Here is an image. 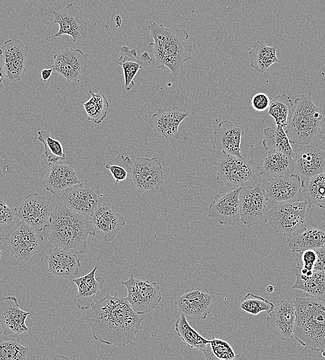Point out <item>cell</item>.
Returning a JSON list of instances; mask_svg holds the SVG:
<instances>
[{
  "instance_id": "cell-32",
  "label": "cell",
  "mask_w": 325,
  "mask_h": 360,
  "mask_svg": "<svg viewBox=\"0 0 325 360\" xmlns=\"http://www.w3.org/2000/svg\"><path fill=\"white\" fill-rule=\"evenodd\" d=\"M301 179V192L310 208H325V172Z\"/></svg>"
},
{
  "instance_id": "cell-8",
  "label": "cell",
  "mask_w": 325,
  "mask_h": 360,
  "mask_svg": "<svg viewBox=\"0 0 325 360\" xmlns=\"http://www.w3.org/2000/svg\"><path fill=\"white\" fill-rule=\"evenodd\" d=\"M216 181L221 186L242 187L256 178L253 163L245 159L223 155L214 162Z\"/></svg>"
},
{
  "instance_id": "cell-47",
  "label": "cell",
  "mask_w": 325,
  "mask_h": 360,
  "mask_svg": "<svg viewBox=\"0 0 325 360\" xmlns=\"http://www.w3.org/2000/svg\"><path fill=\"white\" fill-rule=\"evenodd\" d=\"M317 253V260L313 271L325 273V246L315 249Z\"/></svg>"
},
{
  "instance_id": "cell-14",
  "label": "cell",
  "mask_w": 325,
  "mask_h": 360,
  "mask_svg": "<svg viewBox=\"0 0 325 360\" xmlns=\"http://www.w3.org/2000/svg\"><path fill=\"white\" fill-rule=\"evenodd\" d=\"M53 23L59 25V30L48 39L68 35L73 42L84 39L88 33V24L83 17V10L77 5L69 3L59 11H53Z\"/></svg>"
},
{
  "instance_id": "cell-54",
  "label": "cell",
  "mask_w": 325,
  "mask_h": 360,
  "mask_svg": "<svg viewBox=\"0 0 325 360\" xmlns=\"http://www.w3.org/2000/svg\"><path fill=\"white\" fill-rule=\"evenodd\" d=\"M1 241V237H0V242ZM1 249H0V259H1Z\"/></svg>"
},
{
  "instance_id": "cell-25",
  "label": "cell",
  "mask_w": 325,
  "mask_h": 360,
  "mask_svg": "<svg viewBox=\"0 0 325 360\" xmlns=\"http://www.w3.org/2000/svg\"><path fill=\"white\" fill-rule=\"evenodd\" d=\"M295 171L301 178L325 172V151L306 145L294 156Z\"/></svg>"
},
{
  "instance_id": "cell-26",
  "label": "cell",
  "mask_w": 325,
  "mask_h": 360,
  "mask_svg": "<svg viewBox=\"0 0 325 360\" xmlns=\"http://www.w3.org/2000/svg\"><path fill=\"white\" fill-rule=\"evenodd\" d=\"M47 261L49 272L61 279H69L77 275L80 267V260L75 254L59 247L48 251Z\"/></svg>"
},
{
  "instance_id": "cell-42",
  "label": "cell",
  "mask_w": 325,
  "mask_h": 360,
  "mask_svg": "<svg viewBox=\"0 0 325 360\" xmlns=\"http://www.w3.org/2000/svg\"><path fill=\"white\" fill-rule=\"evenodd\" d=\"M28 352V347L24 346L14 339L0 341V360L26 359Z\"/></svg>"
},
{
  "instance_id": "cell-16",
  "label": "cell",
  "mask_w": 325,
  "mask_h": 360,
  "mask_svg": "<svg viewBox=\"0 0 325 360\" xmlns=\"http://www.w3.org/2000/svg\"><path fill=\"white\" fill-rule=\"evenodd\" d=\"M31 314L19 307L15 296H3L0 298V324L3 333L16 338L28 332L26 319Z\"/></svg>"
},
{
  "instance_id": "cell-52",
  "label": "cell",
  "mask_w": 325,
  "mask_h": 360,
  "mask_svg": "<svg viewBox=\"0 0 325 360\" xmlns=\"http://www.w3.org/2000/svg\"><path fill=\"white\" fill-rule=\"evenodd\" d=\"M2 333H3V330H2V328H1V324H0V336H1Z\"/></svg>"
},
{
  "instance_id": "cell-49",
  "label": "cell",
  "mask_w": 325,
  "mask_h": 360,
  "mask_svg": "<svg viewBox=\"0 0 325 360\" xmlns=\"http://www.w3.org/2000/svg\"><path fill=\"white\" fill-rule=\"evenodd\" d=\"M54 71L53 68L50 69H44L41 72V76L43 80V81L46 82L47 81L49 78L50 77L53 71Z\"/></svg>"
},
{
  "instance_id": "cell-2",
  "label": "cell",
  "mask_w": 325,
  "mask_h": 360,
  "mask_svg": "<svg viewBox=\"0 0 325 360\" xmlns=\"http://www.w3.org/2000/svg\"><path fill=\"white\" fill-rule=\"evenodd\" d=\"M46 228L50 243L66 250L75 249L81 254L86 251L88 236H95L91 217L74 212L63 204L50 213Z\"/></svg>"
},
{
  "instance_id": "cell-11",
  "label": "cell",
  "mask_w": 325,
  "mask_h": 360,
  "mask_svg": "<svg viewBox=\"0 0 325 360\" xmlns=\"http://www.w3.org/2000/svg\"><path fill=\"white\" fill-rule=\"evenodd\" d=\"M163 179L162 164L156 157H136L130 170V181L139 193L158 190Z\"/></svg>"
},
{
  "instance_id": "cell-37",
  "label": "cell",
  "mask_w": 325,
  "mask_h": 360,
  "mask_svg": "<svg viewBox=\"0 0 325 360\" xmlns=\"http://www.w3.org/2000/svg\"><path fill=\"white\" fill-rule=\"evenodd\" d=\"M292 107V101L288 95H277L270 102L268 114L274 118L276 125L286 128L291 117Z\"/></svg>"
},
{
  "instance_id": "cell-34",
  "label": "cell",
  "mask_w": 325,
  "mask_h": 360,
  "mask_svg": "<svg viewBox=\"0 0 325 360\" xmlns=\"http://www.w3.org/2000/svg\"><path fill=\"white\" fill-rule=\"evenodd\" d=\"M277 50L275 45L269 46L263 41H257L248 53L250 66L260 73L268 71L272 64L279 62Z\"/></svg>"
},
{
  "instance_id": "cell-50",
  "label": "cell",
  "mask_w": 325,
  "mask_h": 360,
  "mask_svg": "<svg viewBox=\"0 0 325 360\" xmlns=\"http://www.w3.org/2000/svg\"><path fill=\"white\" fill-rule=\"evenodd\" d=\"M319 137L325 146V116L320 127Z\"/></svg>"
},
{
  "instance_id": "cell-4",
  "label": "cell",
  "mask_w": 325,
  "mask_h": 360,
  "mask_svg": "<svg viewBox=\"0 0 325 360\" xmlns=\"http://www.w3.org/2000/svg\"><path fill=\"white\" fill-rule=\"evenodd\" d=\"M294 336L303 346L315 351L325 350V301L296 297Z\"/></svg>"
},
{
  "instance_id": "cell-36",
  "label": "cell",
  "mask_w": 325,
  "mask_h": 360,
  "mask_svg": "<svg viewBox=\"0 0 325 360\" xmlns=\"http://www.w3.org/2000/svg\"><path fill=\"white\" fill-rule=\"evenodd\" d=\"M174 327L178 336L189 348L202 352L205 349L210 340L197 332L189 324L185 315L181 314V316L176 320Z\"/></svg>"
},
{
  "instance_id": "cell-31",
  "label": "cell",
  "mask_w": 325,
  "mask_h": 360,
  "mask_svg": "<svg viewBox=\"0 0 325 360\" xmlns=\"http://www.w3.org/2000/svg\"><path fill=\"white\" fill-rule=\"evenodd\" d=\"M325 244V232L313 227L300 228L291 234L287 244L292 252L316 249Z\"/></svg>"
},
{
  "instance_id": "cell-22",
  "label": "cell",
  "mask_w": 325,
  "mask_h": 360,
  "mask_svg": "<svg viewBox=\"0 0 325 360\" xmlns=\"http://www.w3.org/2000/svg\"><path fill=\"white\" fill-rule=\"evenodd\" d=\"M1 48L8 80L20 81L26 72L28 46L15 37L6 40Z\"/></svg>"
},
{
  "instance_id": "cell-5",
  "label": "cell",
  "mask_w": 325,
  "mask_h": 360,
  "mask_svg": "<svg viewBox=\"0 0 325 360\" xmlns=\"http://www.w3.org/2000/svg\"><path fill=\"white\" fill-rule=\"evenodd\" d=\"M325 111L313 102L311 93L295 99L286 132L292 144L308 145L319 136Z\"/></svg>"
},
{
  "instance_id": "cell-23",
  "label": "cell",
  "mask_w": 325,
  "mask_h": 360,
  "mask_svg": "<svg viewBox=\"0 0 325 360\" xmlns=\"http://www.w3.org/2000/svg\"><path fill=\"white\" fill-rule=\"evenodd\" d=\"M243 127L228 120L220 122L214 132L212 147L221 151L223 155H233L243 158L241 153Z\"/></svg>"
},
{
  "instance_id": "cell-9",
  "label": "cell",
  "mask_w": 325,
  "mask_h": 360,
  "mask_svg": "<svg viewBox=\"0 0 325 360\" xmlns=\"http://www.w3.org/2000/svg\"><path fill=\"white\" fill-rule=\"evenodd\" d=\"M240 219L247 226L267 222L268 202L260 184L241 187L239 195Z\"/></svg>"
},
{
  "instance_id": "cell-35",
  "label": "cell",
  "mask_w": 325,
  "mask_h": 360,
  "mask_svg": "<svg viewBox=\"0 0 325 360\" xmlns=\"http://www.w3.org/2000/svg\"><path fill=\"white\" fill-rule=\"evenodd\" d=\"M263 132L262 145L266 150L281 152L294 158L295 154L294 150L282 126L275 125L266 127Z\"/></svg>"
},
{
  "instance_id": "cell-6",
  "label": "cell",
  "mask_w": 325,
  "mask_h": 360,
  "mask_svg": "<svg viewBox=\"0 0 325 360\" xmlns=\"http://www.w3.org/2000/svg\"><path fill=\"white\" fill-rule=\"evenodd\" d=\"M307 206L306 200L288 201L276 204L267 212V222L277 233L289 237L304 224Z\"/></svg>"
},
{
  "instance_id": "cell-24",
  "label": "cell",
  "mask_w": 325,
  "mask_h": 360,
  "mask_svg": "<svg viewBox=\"0 0 325 360\" xmlns=\"http://www.w3.org/2000/svg\"><path fill=\"white\" fill-rule=\"evenodd\" d=\"M266 318V327L283 339L292 337L295 322V307L290 300H281L274 309L268 313Z\"/></svg>"
},
{
  "instance_id": "cell-46",
  "label": "cell",
  "mask_w": 325,
  "mask_h": 360,
  "mask_svg": "<svg viewBox=\"0 0 325 360\" xmlns=\"http://www.w3.org/2000/svg\"><path fill=\"white\" fill-rule=\"evenodd\" d=\"M270 102L268 96L266 93L260 92L252 96L251 105L256 111H263L268 108Z\"/></svg>"
},
{
  "instance_id": "cell-28",
  "label": "cell",
  "mask_w": 325,
  "mask_h": 360,
  "mask_svg": "<svg viewBox=\"0 0 325 360\" xmlns=\"http://www.w3.org/2000/svg\"><path fill=\"white\" fill-rule=\"evenodd\" d=\"M97 269L98 262L89 273L72 280L77 287L76 303L81 310H86L91 306L104 287V280L95 277Z\"/></svg>"
},
{
  "instance_id": "cell-51",
  "label": "cell",
  "mask_w": 325,
  "mask_h": 360,
  "mask_svg": "<svg viewBox=\"0 0 325 360\" xmlns=\"http://www.w3.org/2000/svg\"><path fill=\"white\" fill-rule=\"evenodd\" d=\"M266 290L268 293H272L274 291V287L272 285H268L266 288Z\"/></svg>"
},
{
  "instance_id": "cell-10",
  "label": "cell",
  "mask_w": 325,
  "mask_h": 360,
  "mask_svg": "<svg viewBox=\"0 0 325 360\" xmlns=\"http://www.w3.org/2000/svg\"><path fill=\"white\" fill-rule=\"evenodd\" d=\"M16 216L36 231H41L49 224L50 206L44 195L30 193L15 208Z\"/></svg>"
},
{
  "instance_id": "cell-40",
  "label": "cell",
  "mask_w": 325,
  "mask_h": 360,
  "mask_svg": "<svg viewBox=\"0 0 325 360\" xmlns=\"http://www.w3.org/2000/svg\"><path fill=\"white\" fill-rule=\"evenodd\" d=\"M37 139L44 145V154L49 164L59 163L66 159L62 143L52 138L46 130L37 132Z\"/></svg>"
},
{
  "instance_id": "cell-38",
  "label": "cell",
  "mask_w": 325,
  "mask_h": 360,
  "mask_svg": "<svg viewBox=\"0 0 325 360\" xmlns=\"http://www.w3.org/2000/svg\"><path fill=\"white\" fill-rule=\"evenodd\" d=\"M89 93L91 98L83 104L84 110L89 120L100 124L106 117L109 108V102L101 92L94 93L89 91Z\"/></svg>"
},
{
  "instance_id": "cell-30",
  "label": "cell",
  "mask_w": 325,
  "mask_h": 360,
  "mask_svg": "<svg viewBox=\"0 0 325 360\" xmlns=\"http://www.w3.org/2000/svg\"><path fill=\"white\" fill-rule=\"evenodd\" d=\"M257 168L259 175L266 177L289 175L295 171L294 158L281 152L268 151Z\"/></svg>"
},
{
  "instance_id": "cell-12",
  "label": "cell",
  "mask_w": 325,
  "mask_h": 360,
  "mask_svg": "<svg viewBox=\"0 0 325 360\" xmlns=\"http://www.w3.org/2000/svg\"><path fill=\"white\" fill-rule=\"evenodd\" d=\"M267 202L278 204L288 201H302L301 179L297 174L268 177L260 183Z\"/></svg>"
},
{
  "instance_id": "cell-18",
  "label": "cell",
  "mask_w": 325,
  "mask_h": 360,
  "mask_svg": "<svg viewBox=\"0 0 325 360\" xmlns=\"http://www.w3.org/2000/svg\"><path fill=\"white\" fill-rule=\"evenodd\" d=\"M53 68L62 75L67 82L77 81L86 71L88 54L78 48H66L54 56Z\"/></svg>"
},
{
  "instance_id": "cell-41",
  "label": "cell",
  "mask_w": 325,
  "mask_h": 360,
  "mask_svg": "<svg viewBox=\"0 0 325 360\" xmlns=\"http://www.w3.org/2000/svg\"><path fill=\"white\" fill-rule=\"evenodd\" d=\"M275 307V305L268 299L253 293H248L239 303V308L244 312L256 316L262 312L270 313Z\"/></svg>"
},
{
  "instance_id": "cell-29",
  "label": "cell",
  "mask_w": 325,
  "mask_h": 360,
  "mask_svg": "<svg viewBox=\"0 0 325 360\" xmlns=\"http://www.w3.org/2000/svg\"><path fill=\"white\" fill-rule=\"evenodd\" d=\"M120 50V57L116 60V64L122 68L124 87L129 91L134 87L133 78L138 71L142 69L145 64H149L152 59L147 52H144L139 57L136 48L130 49L127 46H122Z\"/></svg>"
},
{
  "instance_id": "cell-20",
  "label": "cell",
  "mask_w": 325,
  "mask_h": 360,
  "mask_svg": "<svg viewBox=\"0 0 325 360\" xmlns=\"http://www.w3.org/2000/svg\"><path fill=\"white\" fill-rule=\"evenodd\" d=\"M241 187L216 195L212 201L207 216L214 222L233 226L240 219L239 195Z\"/></svg>"
},
{
  "instance_id": "cell-45",
  "label": "cell",
  "mask_w": 325,
  "mask_h": 360,
  "mask_svg": "<svg viewBox=\"0 0 325 360\" xmlns=\"http://www.w3.org/2000/svg\"><path fill=\"white\" fill-rule=\"evenodd\" d=\"M124 162L121 164V160L119 156H118L115 159V164H106L105 165V168L109 170L115 179V184L117 185L119 182L125 180L128 175L130 174L131 168H126L124 166Z\"/></svg>"
},
{
  "instance_id": "cell-48",
  "label": "cell",
  "mask_w": 325,
  "mask_h": 360,
  "mask_svg": "<svg viewBox=\"0 0 325 360\" xmlns=\"http://www.w3.org/2000/svg\"><path fill=\"white\" fill-rule=\"evenodd\" d=\"M6 72L4 65L3 57L2 55V50L0 48V88H2L6 81Z\"/></svg>"
},
{
  "instance_id": "cell-44",
  "label": "cell",
  "mask_w": 325,
  "mask_h": 360,
  "mask_svg": "<svg viewBox=\"0 0 325 360\" xmlns=\"http://www.w3.org/2000/svg\"><path fill=\"white\" fill-rule=\"evenodd\" d=\"M16 217L15 208L10 207L5 199L0 197V233L10 228L15 222Z\"/></svg>"
},
{
  "instance_id": "cell-3",
  "label": "cell",
  "mask_w": 325,
  "mask_h": 360,
  "mask_svg": "<svg viewBox=\"0 0 325 360\" xmlns=\"http://www.w3.org/2000/svg\"><path fill=\"white\" fill-rule=\"evenodd\" d=\"M148 28L154 39L148 48L154 57L156 67H168L176 78L192 55L193 47L187 42L188 33L183 28H167L156 22Z\"/></svg>"
},
{
  "instance_id": "cell-43",
  "label": "cell",
  "mask_w": 325,
  "mask_h": 360,
  "mask_svg": "<svg viewBox=\"0 0 325 360\" xmlns=\"http://www.w3.org/2000/svg\"><path fill=\"white\" fill-rule=\"evenodd\" d=\"M296 260L301 274L308 276L312 275L317 260V253L315 249L297 252Z\"/></svg>"
},
{
  "instance_id": "cell-1",
  "label": "cell",
  "mask_w": 325,
  "mask_h": 360,
  "mask_svg": "<svg viewBox=\"0 0 325 360\" xmlns=\"http://www.w3.org/2000/svg\"><path fill=\"white\" fill-rule=\"evenodd\" d=\"M93 338L101 343L123 347L136 340L144 317L137 314L120 293L106 294L86 312Z\"/></svg>"
},
{
  "instance_id": "cell-7",
  "label": "cell",
  "mask_w": 325,
  "mask_h": 360,
  "mask_svg": "<svg viewBox=\"0 0 325 360\" xmlns=\"http://www.w3.org/2000/svg\"><path fill=\"white\" fill-rule=\"evenodd\" d=\"M127 291L125 297L132 309L142 315L156 308L162 300L160 287L156 282L136 278L131 274L121 282Z\"/></svg>"
},
{
  "instance_id": "cell-13",
  "label": "cell",
  "mask_w": 325,
  "mask_h": 360,
  "mask_svg": "<svg viewBox=\"0 0 325 360\" xmlns=\"http://www.w3.org/2000/svg\"><path fill=\"white\" fill-rule=\"evenodd\" d=\"M12 255L19 260H28L37 253L44 237L36 230L20 221L6 236Z\"/></svg>"
},
{
  "instance_id": "cell-21",
  "label": "cell",
  "mask_w": 325,
  "mask_h": 360,
  "mask_svg": "<svg viewBox=\"0 0 325 360\" xmlns=\"http://www.w3.org/2000/svg\"><path fill=\"white\" fill-rule=\"evenodd\" d=\"M214 295L193 289L178 296L174 303L187 318L203 320L211 313Z\"/></svg>"
},
{
  "instance_id": "cell-17",
  "label": "cell",
  "mask_w": 325,
  "mask_h": 360,
  "mask_svg": "<svg viewBox=\"0 0 325 360\" xmlns=\"http://www.w3.org/2000/svg\"><path fill=\"white\" fill-rule=\"evenodd\" d=\"M102 195L93 188L75 185L63 192V204L74 212L91 217L101 204Z\"/></svg>"
},
{
  "instance_id": "cell-33",
  "label": "cell",
  "mask_w": 325,
  "mask_h": 360,
  "mask_svg": "<svg viewBox=\"0 0 325 360\" xmlns=\"http://www.w3.org/2000/svg\"><path fill=\"white\" fill-rule=\"evenodd\" d=\"M296 280L291 289L304 291L308 297L325 301V273L313 271L310 276L296 273Z\"/></svg>"
},
{
  "instance_id": "cell-53",
  "label": "cell",
  "mask_w": 325,
  "mask_h": 360,
  "mask_svg": "<svg viewBox=\"0 0 325 360\" xmlns=\"http://www.w3.org/2000/svg\"><path fill=\"white\" fill-rule=\"evenodd\" d=\"M322 355L325 357V350L322 352Z\"/></svg>"
},
{
  "instance_id": "cell-19",
  "label": "cell",
  "mask_w": 325,
  "mask_h": 360,
  "mask_svg": "<svg viewBox=\"0 0 325 360\" xmlns=\"http://www.w3.org/2000/svg\"><path fill=\"white\" fill-rule=\"evenodd\" d=\"M188 114L185 109L175 106L171 109H159L148 120L155 136L176 140L180 138L178 131L179 125Z\"/></svg>"
},
{
  "instance_id": "cell-15",
  "label": "cell",
  "mask_w": 325,
  "mask_h": 360,
  "mask_svg": "<svg viewBox=\"0 0 325 360\" xmlns=\"http://www.w3.org/2000/svg\"><path fill=\"white\" fill-rule=\"evenodd\" d=\"M97 239L111 242L125 225V219L110 202L100 204L90 217Z\"/></svg>"
},
{
  "instance_id": "cell-39",
  "label": "cell",
  "mask_w": 325,
  "mask_h": 360,
  "mask_svg": "<svg viewBox=\"0 0 325 360\" xmlns=\"http://www.w3.org/2000/svg\"><path fill=\"white\" fill-rule=\"evenodd\" d=\"M203 352L206 359L232 360L239 357L230 343L216 338L214 334Z\"/></svg>"
},
{
  "instance_id": "cell-27",
  "label": "cell",
  "mask_w": 325,
  "mask_h": 360,
  "mask_svg": "<svg viewBox=\"0 0 325 360\" xmlns=\"http://www.w3.org/2000/svg\"><path fill=\"white\" fill-rule=\"evenodd\" d=\"M46 173L43 185L52 194H57L75 185L81 184L74 166L66 163H52Z\"/></svg>"
}]
</instances>
